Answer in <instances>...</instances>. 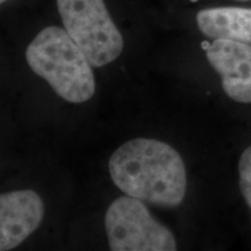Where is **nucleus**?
<instances>
[{
	"mask_svg": "<svg viewBox=\"0 0 251 251\" xmlns=\"http://www.w3.org/2000/svg\"><path fill=\"white\" fill-rule=\"evenodd\" d=\"M237 192L251 221V140L244 143L236 162Z\"/></svg>",
	"mask_w": 251,
	"mask_h": 251,
	"instance_id": "obj_7",
	"label": "nucleus"
},
{
	"mask_svg": "<svg viewBox=\"0 0 251 251\" xmlns=\"http://www.w3.org/2000/svg\"><path fill=\"white\" fill-rule=\"evenodd\" d=\"M197 26L207 39H226L251 45V7L218 6L197 14Z\"/></svg>",
	"mask_w": 251,
	"mask_h": 251,
	"instance_id": "obj_6",
	"label": "nucleus"
},
{
	"mask_svg": "<svg viewBox=\"0 0 251 251\" xmlns=\"http://www.w3.org/2000/svg\"><path fill=\"white\" fill-rule=\"evenodd\" d=\"M193 1H196V0H193Z\"/></svg>",
	"mask_w": 251,
	"mask_h": 251,
	"instance_id": "obj_10",
	"label": "nucleus"
},
{
	"mask_svg": "<svg viewBox=\"0 0 251 251\" xmlns=\"http://www.w3.org/2000/svg\"><path fill=\"white\" fill-rule=\"evenodd\" d=\"M45 206L31 190L13 191L0 196V250L17 248L39 228Z\"/></svg>",
	"mask_w": 251,
	"mask_h": 251,
	"instance_id": "obj_5",
	"label": "nucleus"
},
{
	"mask_svg": "<svg viewBox=\"0 0 251 251\" xmlns=\"http://www.w3.org/2000/svg\"><path fill=\"white\" fill-rule=\"evenodd\" d=\"M7 1V0H0V2H1V4H4V2H6Z\"/></svg>",
	"mask_w": 251,
	"mask_h": 251,
	"instance_id": "obj_9",
	"label": "nucleus"
},
{
	"mask_svg": "<svg viewBox=\"0 0 251 251\" xmlns=\"http://www.w3.org/2000/svg\"><path fill=\"white\" fill-rule=\"evenodd\" d=\"M57 8L71 39L93 68L117 59L124 50V37L103 0H57Z\"/></svg>",
	"mask_w": 251,
	"mask_h": 251,
	"instance_id": "obj_3",
	"label": "nucleus"
},
{
	"mask_svg": "<svg viewBox=\"0 0 251 251\" xmlns=\"http://www.w3.org/2000/svg\"><path fill=\"white\" fill-rule=\"evenodd\" d=\"M105 228L113 251L177 250L171 231L152 218L142 200L127 194L108 207Z\"/></svg>",
	"mask_w": 251,
	"mask_h": 251,
	"instance_id": "obj_4",
	"label": "nucleus"
},
{
	"mask_svg": "<svg viewBox=\"0 0 251 251\" xmlns=\"http://www.w3.org/2000/svg\"><path fill=\"white\" fill-rule=\"evenodd\" d=\"M112 180L127 196L159 207L183 202L186 170L170 144L139 137L128 141L109 158Z\"/></svg>",
	"mask_w": 251,
	"mask_h": 251,
	"instance_id": "obj_1",
	"label": "nucleus"
},
{
	"mask_svg": "<svg viewBox=\"0 0 251 251\" xmlns=\"http://www.w3.org/2000/svg\"><path fill=\"white\" fill-rule=\"evenodd\" d=\"M26 59L31 70L67 101L81 103L93 97L92 65L65 29L49 26L41 30L27 47Z\"/></svg>",
	"mask_w": 251,
	"mask_h": 251,
	"instance_id": "obj_2",
	"label": "nucleus"
},
{
	"mask_svg": "<svg viewBox=\"0 0 251 251\" xmlns=\"http://www.w3.org/2000/svg\"><path fill=\"white\" fill-rule=\"evenodd\" d=\"M234 1H238V2H249L251 0H234Z\"/></svg>",
	"mask_w": 251,
	"mask_h": 251,
	"instance_id": "obj_8",
	"label": "nucleus"
}]
</instances>
